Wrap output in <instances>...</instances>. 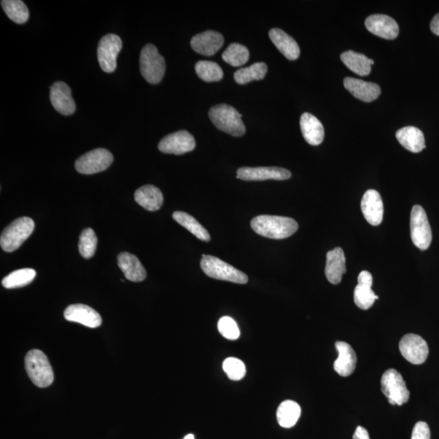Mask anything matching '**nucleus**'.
I'll return each instance as SVG.
<instances>
[{
  "mask_svg": "<svg viewBox=\"0 0 439 439\" xmlns=\"http://www.w3.org/2000/svg\"><path fill=\"white\" fill-rule=\"evenodd\" d=\"M251 226L259 236L272 239L289 238L299 229V224L294 219L270 215H261L253 218Z\"/></svg>",
  "mask_w": 439,
  "mask_h": 439,
  "instance_id": "f257e3e1",
  "label": "nucleus"
},
{
  "mask_svg": "<svg viewBox=\"0 0 439 439\" xmlns=\"http://www.w3.org/2000/svg\"><path fill=\"white\" fill-rule=\"evenodd\" d=\"M208 116L213 124L224 133L233 137L245 134L246 127L242 121V115L231 105H215L209 110Z\"/></svg>",
  "mask_w": 439,
  "mask_h": 439,
  "instance_id": "f03ea898",
  "label": "nucleus"
},
{
  "mask_svg": "<svg viewBox=\"0 0 439 439\" xmlns=\"http://www.w3.org/2000/svg\"><path fill=\"white\" fill-rule=\"evenodd\" d=\"M24 367L29 378L38 387L45 388L52 384L53 369L47 355L42 351H29L24 358Z\"/></svg>",
  "mask_w": 439,
  "mask_h": 439,
  "instance_id": "7ed1b4c3",
  "label": "nucleus"
},
{
  "mask_svg": "<svg viewBox=\"0 0 439 439\" xmlns=\"http://www.w3.org/2000/svg\"><path fill=\"white\" fill-rule=\"evenodd\" d=\"M34 222L31 218L24 217L15 220L3 229L0 237V245L4 252H13L21 247L31 236Z\"/></svg>",
  "mask_w": 439,
  "mask_h": 439,
  "instance_id": "20e7f679",
  "label": "nucleus"
},
{
  "mask_svg": "<svg viewBox=\"0 0 439 439\" xmlns=\"http://www.w3.org/2000/svg\"><path fill=\"white\" fill-rule=\"evenodd\" d=\"M200 266L205 275L214 279L231 282L237 284H246L248 282L245 273L217 257L203 255Z\"/></svg>",
  "mask_w": 439,
  "mask_h": 439,
  "instance_id": "39448f33",
  "label": "nucleus"
},
{
  "mask_svg": "<svg viewBox=\"0 0 439 439\" xmlns=\"http://www.w3.org/2000/svg\"><path fill=\"white\" fill-rule=\"evenodd\" d=\"M140 71L146 82L158 84L163 79L166 63L153 44H146L140 54Z\"/></svg>",
  "mask_w": 439,
  "mask_h": 439,
  "instance_id": "423d86ee",
  "label": "nucleus"
},
{
  "mask_svg": "<svg viewBox=\"0 0 439 439\" xmlns=\"http://www.w3.org/2000/svg\"><path fill=\"white\" fill-rule=\"evenodd\" d=\"M382 392L392 405L401 406L406 403L410 398V392L405 383L403 376L397 370L390 369L383 373L382 380Z\"/></svg>",
  "mask_w": 439,
  "mask_h": 439,
  "instance_id": "0eeeda50",
  "label": "nucleus"
},
{
  "mask_svg": "<svg viewBox=\"0 0 439 439\" xmlns=\"http://www.w3.org/2000/svg\"><path fill=\"white\" fill-rule=\"evenodd\" d=\"M410 229L414 245L419 250H427L432 242V231L426 213L419 205H415L412 209Z\"/></svg>",
  "mask_w": 439,
  "mask_h": 439,
  "instance_id": "6e6552de",
  "label": "nucleus"
},
{
  "mask_svg": "<svg viewBox=\"0 0 439 439\" xmlns=\"http://www.w3.org/2000/svg\"><path fill=\"white\" fill-rule=\"evenodd\" d=\"M114 155L105 148L92 150L78 158L75 168L82 174H95L102 172L111 164Z\"/></svg>",
  "mask_w": 439,
  "mask_h": 439,
  "instance_id": "1a4fd4ad",
  "label": "nucleus"
},
{
  "mask_svg": "<svg viewBox=\"0 0 439 439\" xmlns=\"http://www.w3.org/2000/svg\"><path fill=\"white\" fill-rule=\"evenodd\" d=\"M122 48V40L114 33L102 37L97 49L98 61L102 70L111 73L116 68V58Z\"/></svg>",
  "mask_w": 439,
  "mask_h": 439,
  "instance_id": "9d476101",
  "label": "nucleus"
},
{
  "mask_svg": "<svg viewBox=\"0 0 439 439\" xmlns=\"http://www.w3.org/2000/svg\"><path fill=\"white\" fill-rule=\"evenodd\" d=\"M399 346L403 357L413 364H422L428 358L429 346L421 336L414 334L404 335Z\"/></svg>",
  "mask_w": 439,
  "mask_h": 439,
  "instance_id": "9b49d317",
  "label": "nucleus"
},
{
  "mask_svg": "<svg viewBox=\"0 0 439 439\" xmlns=\"http://www.w3.org/2000/svg\"><path fill=\"white\" fill-rule=\"evenodd\" d=\"M195 148V140L187 130H180L160 140L158 149L165 154L183 155Z\"/></svg>",
  "mask_w": 439,
  "mask_h": 439,
  "instance_id": "f8f14e48",
  "label": "nucleus"
},
{
  "mask_svg": "<svg viewBox=\"0 0 439 439\" xmlns=\"http://www.w3.org/2000/svg\"><path fill=\"white\" fill-rule=\"evenodd\" d=\"M50 100L58 112L65 116L75 114L76 105L72 97L70 87L66 82H56L51 87Z\"/></svg>",
  "mask_w": 439,
  "mask_h": 439,
  "instance_id": "ddd939ff",
  "label": "nucleus"
},
{
  "mask_svg": "<svg viewBox=\"0 0 439 439\" xmlns=\"http://www.w3.org/2000/svg\"><path fill=\"white\" fill-rule=\"evenodd\" d=\"M291 173L289 170L279 167H242L237 171V178L243 180H283L289 179Z\"/></svg>",
  "mask_w": 439,
  "mask_h": 439,
  "instance_id": "4468645a",
  "label": "nucleus"
},
{
  "mask_svg": "<svg viewBox=\"0 0 439 439\" xmlns=\"http://www.w3.org/2000/svg\"><path fill=\"white\" fill-rule=\"evenodd\" d=\"M365 26L370 33L385 39H394L399 36V28L396 22L387 15L376 14L365 20Z\"/></svg>",
  "mask_w": 439,
  "mask_h": 439,
  "instance_id": "2eb2a0df",
  "label": "nucleus"
},
{
  "mask_svg": "<svg viewBox=\"0 0 439 439\" xmlns=\"http://www.w3.org/2000/svg\"><path fill=\"white\" fill-rule=\"evenodd\" d=\"M224 37L222 33L214 31H208L194 36L190 46L195 52L200 55L211 56L215 55L224 45Z\"/></svg>",
  "mask_w": 439,
  "mask_h": 439,
  "instance_id": "dca6fc26",
  "label": "nucleus"
},
{
  "mask_svg": "<svg viewBox=\"0 0 439 439\" xmlns=\"http://www.w3.org/2000/svg\"><path fill=\"white\" fill-rule=\"evenodd\" d=\"M361 210L366 221L373 226L383 222L384 207L382 197L375 190H369L361 200Z\"/></svg>",
  "mask_w": 439,
  "mask_h": 439,
  "instance_id": "f3484780",
  "label": "nucleus"
},
{
  "mask_svg": "<svg viewBox=\"0 0 439 439\" xmlns=\"http://www.w3.org/2000/svg\"><path fill=\"white\" fill-rule=\"evenodd\" d=\"M65 318L68 321L76 322L90 328H97L102 325L101 316L85 305H72L63 312Z\"/></svg>",
  "mask_w": 439,
  "mask_h": 439,
  "instance_id": "a211bd4d",
  "label": "nucleus"
},
{
  "mask_svg": "<svg viewBox=\"0 0 439 439\" xmlns=\"http://www.w3.org/2000/svg\"><path fill=\"white\" fill-rule=\"evenodd\" d=\"M344 85L356 99L366 102L377 100L380 95V87L373 82L356 79L353 77H346Z\"/></svg>",
  "mask_w": 439,
  "mask_h": 439,
  "instance_id": "6ab92c4d",
  "label": "nucleus"
},
{
  "mask_svg": "<svg viewBox=\"0 0 439 439\" xmlns=\"http://www.w3.org/2000/svg\"><path fill=\"white\" fill-rule=\"evenodd\" d=\"M335 346L339 351V357L334 363V369L341 377H348L355 369L357 356L351 345L345 341H337Z\"/></svg>",
  "mask_w": 439,
  "mask_h": 439,
  "instance_id": "aec40b11",
  "label": "nucleus"
},
{
  "mask_svg": "<svg viewBox=\"0 0 439 439\" xmlns=\"http://www.w3.org/2000/svg\"><path fill=\"white\" fill-rule=\"evenodd\" d=\"M346 258L341 247H336L326 255L325 276L331 284L338 285L346 272Z\"/></svg>",
  "mask_w": 439,
  "mask_h": 439,
  "instance_id": "412c9836",
  "label": "nucleus"
},
{
  "mask_svg": "<svg viewBox=\"0 0 439 439\" xmlns=\"http://www.w3.org/2000/svg\"><path fill=\"white\" fill-rule=\"evenodd\" d=\"M271 41L288 60L295 61L300 55V49L294 38L282 29L273 28L268 33Z\"/></svg>",
  "mask_w": 439,
  "mask_h": 439,
  "instance_id": "4be33fe9",
  "label": "nucleus"
},
{
  "mask_svg": "<svg viewBox=\"0 0 439 439\" xmlns=\"http://www.w3.org/2000/svg\"><path fill=\"white\" fill-rule=\"evenodd\" d=\"M300 128L302 136L307 144L318 146L324 140L325 130L323 125L311 114H302L300 117Z\"/></svg>",
  "mask_w": 439,
  "mask_h": 439,
  "instance_id": "5701e85b",
  "label": "nucleus"
},
{
  "mask_svg": "<svg viewBox=\"0 0 439 439\" xmlns=\"http://www.w3.org/2000/svg\"><path fill=\"white\" fill-rule=\"evenodd\" d=\"M117 263L127 279L139 282L146 277V271L139 259L128 252H122L117 256Z\"/></svg>",
  "mask_w": 439,
  "mask_h": 439,
  "instance_id": "b1692460",
  "label": "nucleus"
},
{
  "mask_svg": "<svg viewBox=\"0 0 439 439\" xmlns=\"http://www.w3.org/2000/svg\"><path fill=\"white\" fill-rule=\"evenodd\" d=\"M134 199L140 206L150 212L157 211L164 202L162 192L153 185H146L137 190Z\"/></svg>",
  "mask_w": 439,
  "mask_h": 439,
  "instance_id": "393cba45",
  "label": "nucleus"
},
{
  "mask_svg": "<svg viewBox=\"0 0 439 439\" xmlns=\"http://www.w3.org/2000/svg\"><path fill=\"white\" fill-rule=\"evenodd\" d=\"M396 138L405 149L413 153H421L426 148V141L421 130L414 126H407L396 132Z\"/></svg>",
  "mask_w": 439,
  "mask_h": 439,
  "instance_id": "a878e982",
  "label": "nucleus"
},
{
  "mask_svg": "<svg viewBox=\"0 0 439 439\" xmlns=\"http://www.w3.org/2000/svg\"><path fill=\"white\" fill-rule=\"evenodd\" d=\"M341 60L351 71L360 76L369 75L372 70L371 66L374 63L373 60H371L364 54L353 51H348L341 54Z\"/></svg>",
  "mask_w": 439,
  "mask_h": 439,
  "instance_id": "bb28decb",
  "label": "nucleus"
},
{
  "mask_svg": "<svg viewBox=\"0 0 439 439\" xmlns=\"http://www.w3.org/2000/svg\"><path fill=\"white\" fill-rule=\"evenodd\" d=\"M300 414L301 408L299 404L292 400H286L277 408V422L283 428H291L300 419Z\"/></svg>",
  "mask_w": 439,
  "mask_h": 439,
  "instance_id": "cd10ccee",
  "label": "nucleus"
},
{
  "mask_svg": "<svg viewBox=\"0 0 439 439\" xmlns=\"http://www.w3.org/2000/svg\"><path fill=\"white\" fill-rule=\"evenodd\" d=\"M268 72L266 63L258 62L254 65L240 68L234 72L233 78L239 85H245L252 81H260L265 77Z\"/></svg>",
  "mask_w": 439,
  "mask_h": 439,
  "instance_id": "c85d7f7f",
  "label": "nucleus"
},
{
  "mask_svg": "<svg viewBox=\"0 0 439 439\" xmlns=\"http://www.w3.org/2000/svg\"><path fill=\"white\" fill-rule=\"evenodd\" d=\"M174 221L180 226L187 229L188 231L194 234L195 237L204 242H209L211 237L206 229L200 224L197 219H194L190 214L184 212H175L173 214Z\"/></svg>",
  "mask_w": 439,
  "mask_h": 439,
  "instance_id": "c756f323",
  "label": "nucleus"
},
{
  "mask_svg": "<svg viewBox=\"0 0 439 439\" xmlns=\"http://www.w3.org/2000/svg\"><path fill=\"white\" fill-rule=\"evenodd\" d=\"M36 275V271L33 268L15 270L3 278L2 285L7 289H15V288L27 286L33 281Z\"/></svg>",
  "mask_w": 439,
  "mask_h": 439,
  "instance_id": "7c9ffc66",
  "label": "nucleus"
},
{
  "mask_svg": "<svg viewBox=\"0 0 439 439\" xmlns=\"http://www.w3.org/2000/svg\"><path fill=\"white\" fill-rule=\"evenodd\" d=\"M1 6L8 18L15 23L24 24L28 21L29 9L21 0H2Z\"/></svg>",
  "mask_w": 439,
  "mask_h": 439,
  "instance_id": "2f4dec72",
  "label": "nucleus"
},
{
  "mask_svg": "<svg viewBox=\"0 0 439 439\" xmlns=\"http://www.w3.org/2000/svg\"><path fill=\"white\" fill-rule=\"evenodd\" d=\"M194 70L200 79L206 82L221 81L224 76L222 68L213 61H199L195 63Z\"/></svg>",
  "mask_w": 439,
  "mask_h": 439,
  "instance_id": "473e14b6",
  "label": "nucleus"
},
{
  "mask_svg": "<svg viewBox=\"0 0 439 439\" xmlns=\"http://www.w3.org/2000/svg\"><path fill=\"white\" fill-rule=\"evenodd\" d=\"M250 57L248 49L239 43H232L222 54L224 61L233 67L245 65Z\"/></svg>",
  "mask_w": 439,
  "mask_h": 439,
  "instance_id": "72a5a7b5",
  "label": "nucleus"
},
{
  "mask_svg": "<svg viewBox=\"0 0 439 439\" xmlns=\"http://www.w3.org/2000/svg\"><path fill=\"white\" fill-rule=\"evenodd\" d=\"M98 238L94 231L91 228L83 229L80 234L78 249L81 256L85 259L94 256L97 248Z\"/></svg>",
  "mask_w": 439,
  "mask_h": 439,
  "instance_id": "f704fd0d",
  "label": "nucleus"
},
{
  "mask_svg": "<svg viewBox=\"0 0 439 439\" xmlns=\"http://www.w3.org/2000/svg\"><path fill=\"white\" fill-rule=\"evenodd\" d=\"M376 300H378V296L371 287L362 285H357L355 288L354 301L356 306L360 309L367 310L373 306Z\"/></svg>",
  "mask_w": 439,
  "mask_h": 439,
  "instance_id": "c9c22d12",
  "label": "nucleus"
},
{
  "mask_svg": "<svg viewBox=\"0 0 439 439\" xmlns=\"http://www.w3.org/2000/svg\"><path fill=\"white\" fill-rule=\"evenodd\" d=\"M222 367L231 380H239L245 377L246 366L241 360L229 357L224 360Z\"/></svg>",
  "mask_w": 439,
  "mask_h": 439,
  "instance_id": "e433bc0d",
  "label": "nucleus"
},
{
  "mask_svg": "<svg viewBox=\"0 0 439 439\" xmlns=\"http://www.w3.org/2000/svg\"><path fill=\"white\" fill-rule=\"evenodd\" d=\"M217 328L221 334L229 340H236L240 336L236 321L231 317L223 316L218 321Z\"/></svg>",
  "mask_w": 439,
  "mask_h": 439,
  "instance_id": "4c0bfd02",
  "label": "nucleus"
},
{
  "mask_svg": "<svg viewBox=\"0 0 439 439\" xmlns=\"http://www.w3.org/2000/svg\"><path fill=\"white\" fill-rule=\"evenodd\" d=\"M411 439H431V429L426 422H419L415 424Z\"/></svg>",
  "mask_w": 439,
  "mask_h": 439,
  "instance_id": "58836bf2",
  "label": "nucleus"
},
{
  "mask_svg": "<svg viewBox=\"0 0 439 439\" xmlns=\"http://www.w3.org/2000/svg\"><path fill=\"white\" fill-rule=\"evenodd\" d=\"M358 284L365 286L372 287L373 276L368 271H362L358 277Z\"/></svg>",
  "mask_w": 439,
  "mask_h": 439,
  "instance_id": "ea45409f",
  "label": "nucleus"
},
{
  "mask_svg": "<svg viewBox=\"0 0 439 439\" xmlns=\"http://www.w3.org/2000/svg\"><path fill=\"white\" fill-rule=\"evenodd\" d=\"M353 439H370L367 429L362 426L356 428Z\"/></svg>",
  "mask_w": 439,
  "mask_h": 439,
  "instance_id": "a19ab883",
  "label": "nucleus"
},
{
  "mask_svg": "<svg viewBox=\"0 0 439 439\" xmlns=\"http://www.w3.org/2000/svg\"><path fill=\"white\" fill-rule=\"evenodd\" d=\"M431 29L434 34L439 36V13L433 18L431 23Z\"/></svg>",
  "mask_w": 439,
  "mask_h": 439,
  "instance_id": "79ce46f5",
  "label": "nucleus"
},
{
  "mask_svg": "<svg viewBox=\"0 0 439 439\" xmlns=\"http://www.w3.org/2000/svg\"><path fill=\"white\" fill-rule=\"evenodd\" d=\"M184 439H194L193 434H188V436H185Z\"/></svg>",
  "mask_w": 439,
  "mask_h": 439,
  "instance_id": "37998d69",
  "label": "nucleus"
}]
</instances>
